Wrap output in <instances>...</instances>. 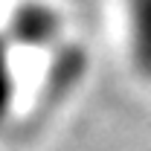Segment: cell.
Instances as JSON below:
<instances>
[{"instance_id":"6da1fadb","label":"cell","mask_w":151,"mask_h":151,"mask_svg":"<svg viewBox=\"0 0 151 151\" xmlns=\"http://www.w3.org/2000/svg\"><path fill=\"white\" fill-rule=\"evenodd\" d=\"M125 47L134 70L151 81V0H122Z\"/></svg>"},{"instance_id":"7a4b0ae2","label":"cell","mask_w":151,"mask_h":151,"mask_svg":"<svg viewBox=\"0 0 151 151\" xmlns=\"http://www.w3.org/2000/svg\"><path fill=\"white\" fill-rule=\"evenodd\" d=\"M6 50L0 44V119L3 113L9 111V102H12V76H9V64H6Z\"/></svg>"}]
</instances>
